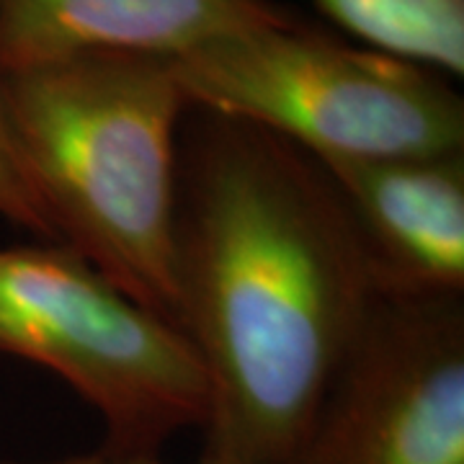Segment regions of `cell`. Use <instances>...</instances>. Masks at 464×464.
<instances>
[{
  "label": "cell",
  "instance_id": "obj_1",
  "mask_svg": "<svg viewBox=\"0 0 464 464\" xmlns=\"http://www.w3.org/2000/svg\"><path fill=\"white\" fill-rule=\"evenodd\" d=\"M186 116L173 274L207 382L201 457L289 464L380 286L320 160L240 119Z\"/></svg>",
  "mask_w": 464,
  "mask_h": 464
},
{
  "label": "cell",
  "instance_id": "obj_2",
  "mask_svg": "<svg viewBox=\"0 0 464 464\" xmlns=\"http://www.w3.org/2000/svg\"><path fill=\"white\" fill-rule=\"evenodd\" d=\"M0 106L54 243L176 328L179 130L191 106L170 60L83 52L0 72Z\"/></svg>",
  "mask_w": 464,
  "mask_h": 464
},
{
  "label": "cell",
  "instance_id": "obj_3",
  "mask_svg": "<svg viewBox=\"0 0 464 464\" xmlns=\"http://www.w3.org/2000/svg\"><path fill=\"white\" fill-rule=\"evenodd\" d=\"M170 67L191 109L256 124L320 163L464 152L449 75L302 18L217 36Z\"/></svg>",
  "mask_w": 464,
  "mask_h": 464
},
{
  "label": "cell",
  "instance_id": "obj_4",
  "mask_svg": "<svg viewBox=\"0 0 464 464\" xmlns=\"http://www.w3.org/2000/svg\"><path fill=\"white\" fill-rule=\"evenodd\" d=\"M0 353L47 369L85 400L103 426V454L160 457L207 415L188 341L60 243L0 248Z\"/></svg>",
  "mask_w": 464,
  "mask_h": 464
},
{
  "label": "cell",
  "instance_id": "obj_5",
  "mask_svg": "<svg viewBox=\"0 0 464 464\" xmlns=\"http://www.w3.org/2000/svg\"><path fill=\"white\" fill-rule=\"evenodd\" d=\"M289 464H464L462 297H382Z\"/></svg>",
  "mask_w": 464,
  "mask_h": 464
},
{
  "label": "cell",
  "instance_id": "obj_6",
  "mask_svg": "<svg viewBox=\"0 0 464 464\" xmlns=\"http://www.w3.org/2000/svg\"><path fill=\"white\" fill-rule=\"evenodd\" d=\"M384 299L464 295V152L323 163Z\"/></svg>",
  "mask_w": 464,
  "mask_h": 464
},
{
  "label": "cell",
  "instance_id": "obj_7",
  "mask_svg": "<svg viewBox=\"0 0 464 464\" xmlns=\"http://www.w3.org/2000/svg\"><path fill=\"white\" fill-rule=\"evenodd\" d=\"M292 18L274 0H0V72L83 52L179 60L217 36Z\"/></svg>",
  "mask_w": 464,
  "mask_h": 464
},
{
  "label": "cell",
  "instance_id": "obj_8",
  "mask_svg": "<svg viewBox=\"0 0 464 464\" xmlns=\"http://www.w3.org/2000/svg\"><path fill=\"white\" fill-rule=\"evenodd\" d=\"M359 44L449 78L464 72V0H315Z\"/></svg>",
  "mask_w": 464,
  "mask_h": 464
},
{
  "label": "cell",
  "instance_id": "obj_9",
  "mask_svg": "<svg viewBox=\"0 0 464 464\" xmlns=\"http://www.w3.org/2000/svg\"><path fill=\"white\" fill-rule=\"evenodd\" d=\"M0 215L11 219L18 227L54 243L50 219L44 215L32 183L24 173L8 121L3 114V106H0Z\"/></svg>",
  "mask_w": 464,
  "mask_h": 464
},
{
  "label": "cell",
  "instance_id": "obj_10",
  "mask_svg": "<svg viewBox=\"0 0 464 464\" xmlns=\"http://www.w3.org/2000/svg\"><path fill=\"white\" fill-rule=\"evenodd\" d=\"M0 464H168L160 457H114V454H93V457H67V459H44V462H8L0 459ZM194 464H227L209 457H199Z\"/></svg>",
  "mask_w": 464,
  "mask_h": 464
}]
</instances>
